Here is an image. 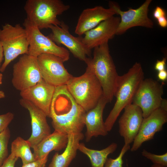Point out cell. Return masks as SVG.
<instances>
[{
  "label": "cell",
  "mask_w": 167,
  "mask_h": 167,
  "mask_svg": "<svg viewBox=\"0 0 167 167\" xmlns=\"http://www.w3.org/2000/svg\"><path fill=\"white\" fill-rule=\"evenodd\" d=\"M23 25L27 32L29 44L28 54L37 58L43 54H50L59 57L64 62L69 60L70 53L67 49L57 45L48 36L44 35L27 18Z\"/></svg>",
  "instance_id": "cell-7"
},
{
  "label": "cell",
  "mask_w": 167,
  "mask_h": 167,
  "mask_svg": "<svg viewBox=\"0 0 167 167\" xmlns=\"http://www.w3.org/2000/svg\"><path fill=\"white\" fill-rule=\"evenodd\" d=\"M14 116V114L10 112L0 115V133L8 127Z\"/></svg>",
  "instance_id": "cell-27"
},
{
  "label": "cell",
  "mask_w": 167,
  "mask_h": 167,
  "mask_svg": "<svg viewBox=\"0 0 167 167\" xmlns=\"http://www.w3.org/2000/svg\"><path fill=\"white\" fill-rule=\"evenodd\" d=\"M120 19L113 16L101 23L94 28L86 32L81 37L83 43L91 50L106 43L116 35Z\"/></svg>",
  "instance_id": "cell-14"
},
{
  "label": "cell",
  "mask_w": 167,
  "mask_h": 167,
  "mask_svg": "<svg viewBox=\"0 0 167 167\" xmlns=\"http://www.w3.org/2000/svg\"><path fill=\"white\" fill-rule=\"evenodd\" d=\"M117 147V143H113L105 148L97 150L87 148L84 143H79L78 149L89 158L92 167H104L108 156L114 152Z\"/></svg>",
  "instance_id": "cell-22"
},
{
  "label": "cell",
  "mask_w": 167,
  "mask_h": 167,
  "mask_svg": "<svg viewBox=\"0 0 167 167\" xmlns=\"http://www.w3.org/2000/svg\"><path fill=\"white\" fill-rule=\"evenodd\" d=\"M151 167H164L162 166L156 165V164H153V165H152Z\"/></svg>",
  "instance_id": "cell-36"
},
{
  "label": "cell",
  "mask_w": 167,
  "mask_h": 167,
  "mask_svg": "<svg viewBox=\"0 0 167 167\" xmlns=\"http://www.w3.org/2000/svg\"><path fill=\"white\" fill-rule=\"evenodd\" d=\"M130 149V144H124L119 155L115 158H108L104 167H122L123 158L125 153Z\"/></svg>",
  "instance_id": "cell-25"
},
{
  "label": "cell",
  "mask_w": 167,
  "mask_h": 167,
  "mask_svg": "<svg viewBox=\"0 0 167 167\" xmlns=\"http://www.w3.org/2000/svg\"><path fill=\"white\" fill-rule=\"evenodd\" d=\"M86 112L76 102L66 85L55 87L49 116L55 131L67 135L82 132Z\"/></svg>",
  "instance_id": "cell-1"
},
{
  "label": "cell",
  "mask_w": 167,
  "mask_h": 167,
  "mask_svg": "<svg viewBox=\"0 0 167 167\" xmlns=\"http://www.w3.org/2000/svg\"><path fill=\"white\" fill-rule=\"evenodd\" d=\"M31 148L30 144L27 140L18 137L11 143V153L16 157L20 158L23 165L25 164L35 161Z\"/></svg>",
  "instance_id": "cell-23"
},
{
  "label": "cell",
  "mask_w": 167,
  "mask_h": 167,
  "mask_svg": "<svg viewBox=\"0 0 167 167\" xmlns=\"http://www.w3.org/2000/svg\"><path fill=\"white\" fill-rule=\"evenodd\" d=\"M144 79L141 64L135 62L128 72L118 77L114 96L116 101L105 123L108 132L110 131L122 110L132 103L139 85Z\"/></svg>",
  "instance_id": "cell-2"
},
{
  "label": "cell",
  "mask_w": 167,
  "mask_h": 167,
  "mask_svg": "<svg viewBox=\"0 0 167 167\" xmlns=\"http://www.w3.org/2000/svg\"><path fill=\"white\" fill-rule=\"evenodd\" d=\"M11 80L14 87L20 92L32 87L42 79L37 58L24 54L13 66Z\"/></svg>",
  "instance_id": "cell-9"
},
{
  "label": "cell",
  "mask_w": 167,
  "mask_h": 167,
  "mask_svg": "<svg viewBox=\"0 0 167 167\" xmlns=\"http://www.w3.org/2000/svg\"><path fill=\"white\" fill-rule=\"evenodd\" d=\"M85 63L100 82L103 96L108 103L114 97L119 75L110 54L108 43L94 48L93 58L88 57Z\"/></svg>",
  "instance_id": "cell-3"
},
{
  "label": "cell",
  "mask_w": 167,
  "mask_h": 167,
  "mask_svg": "<svg viewBox=\"0 0 167 167\" xmlns=\"http://www.w3.org/2000/svg\"><path fill=\"white\" fill-rule=\"evenodd\" d=\"M164 83H160L151 78L144 79L140 84L133 100L132 104L141 109L143 118L149 116L160 108L164 99Z\"/></svg>",
  "instance_id": "cell-8"
},
{
  "label": "cell",
  "mask_w": 167,
  "mask_h": 167,
  "mask_svg": "<svg viewBox=\"0 0 167 167\" xmlns=\"http://www.w3.org/2000/svg\"><path fill=\"white\" fill-rule=\"evenodd\" d=\"M152 1V0H146L137 8H130L125 11L121 10L119 5L116 3L109 1V8L113 9L116 14L119 15L120 17L116 35H122L128 29L135 27L140 26L149 28H153L154 23L148 15L149 7Z\"/></svg>",
  "instance_id": "cell-10"
},
{
  "label": "cell",
  "mask_w": 167,
  "mask_h": 167,
  "mask_svg": "<svg viewBox=\"0 0 167 167\" xmlns=\"http://www.w3.org/2000/svg\"><path fill=\"white\" fill-rule=\"evenodd\" d=\"M42 79L55 87L66 85L72 77L65 67L64 62L59 57L43 54L37 57Z\"/></svg>",
  "instance_id": "cell-11"
},
{
  "label": "cell",
  "mask_w": 167,
  "mask_h": 167,
  "mask_svg": "<svg viewBox=\"0 0 167 167\" xmlns=\"http://www.w3.org/2000/svg\"><path fill=\"white\" fill-rule=\"evenodd\" d=\"M107 103L103 96L95 107L86 112L84 122L87 129L86 142H89L93 137L105 136L108 134L103 118L104 110Z\"/></svg>",
  "instance_id": "cell-19"
},
{
  "label": "cell",
  "mask_w": 167,
  "mask_h": 167,
  "mask_svg": "<svg viewBox=\"0 0 167 167\" xmlns=\"http://www.w3.org/2000/svg\"><path fill=\"white\" fill-rule=\"evenodd\" d=\"M167 122V109L158 108L149 116L143 118L138 132L133 141L131 152L136 151L144 142L152 139L155 134L161 131Z\"/></svg>",
  "instance_id": "cell-13"
},
{
  "label": "cell",
  "mask_w": 167,
  "mask_h": 167,
  "mask_svg": "<svg viewBox=\"0 0 167 167\" xmlns=\"http://www.w3.org/2000/svg\"><path fill=\"white\" fill-rule=\"evenodd\" d=\"M10 137L8 127L0 133V167L8 156L7 147Z\"/></svg>",
  "instance_id": "cell-24"
},
{
  "label": "cell",
  "mask_w": 167,
  "mask_h": 167,
  "mask_svg": "<svg viewBox=\"0 0 167 167\" xmlns=\"http://www.w3.org/2000/svg\"><path fill=\"white\" fill-rule=\"evenodd\" d=\"M5 94L4 92L0 90V99L4 98L5 97Z\"/></svg>",
  "instance_id": "cell-35"
},
{
  "label": "cell",
  "mask_w": 167,
  "mask_h": 167,
  "mask_svg": "<svg viewBox=\"0 0 167 167\" xmlns=\"http://www.w3.org/2000/svg\"><path fill=\"white\" fill-rule=\"evenodd\" d=\"M70 7L60 0H28L24 8L26 18L40 30L51 25L60 26L61 21L57 16Z\"/></svg>",
  "instance_id": "cell-5"
},
{
  "label": "cell",
  "mask_w": 167,
  "mask_h": 167,
  "mask_svg": "<svg viewBox=\"0 0 167 167\" xmlns=\"http://www.w3.org/2000/svg\"><path fill=\"white\" fill-rule=\"evenodd\" d=\"M18 159V158L11 153L0 167H15Z\"/></svg>",
  "instance_id": "cell-29"
},
{
  "label": "cell",
  "mask_w": 167,
  "mask_h": 167,
  "mask_svg": "<svg viewBox=\"0 0 167 167\" xmlns=\"http://www.w3.org/2000/svg\"><path fill=\"white\" fill-rule=\"evenodd\" d=\"M118 120L119 132L125 144H130L136 136L143 119L142 112L133 104L126 106Z\"/></svg>",
  "instance_id": "cell-16"
},
{
  "label": "cell",
  "mask_w": 167,
  "mask_h": 167,
  "mask_svg": "<svg viewBox=\"0 0 167 167\" xmlns=\"http://www.w3.org/2000/svg\"><path fill=\"white\" fill-rule=\"evenodd\" d=\"M51 33L48 37L57 45L65 46L73 56L85 62L91 56V50L82 42L81 37H75L70 32L69 27L63 21L60 26L51 25L49 28Z\"/></svg>",
  "instance_id": "cell-12"
},
{
  "label": "cell",
  "mask_w": 167,
  "mask_h": 167,
  "mask_svg": "<svg viewBox=\"0 0 167 167\" xmlns=\"http://www.w3.org/2000/svg\"><path fill=\"white\" fill-rule=\"evenodd\" d=\"M141 153L143 156L150 160L154 164L164 167H167V152L162 155H158L143 149Z\"/></svg>",
  "instance_id": "cell-26"
},
{
  "label": "cell",
  "mask_w": 167,
  "mask_h": 167,
  "mask_svg": "<svg viewBox=\"0 0 167 167\" xmlns=\"http://www.w3.org/2000/svg\"><path fill=\"white\" fill-rule=\"evenodd\" d=\"M157 19L158 24L160 26L163 28L167 26V20L165 16L161 17Z\"/></svg>",
  "instance_id": "cell-33"
},
{
  "label": "cell",
  "mask_w": 167,
  "mask_h": 167,
  "mask_svg": "<svg viewBox=\"0 0 167 167\" xmlns=\"http://www.w3.org/2000/svg\"><path fill=\"white\" fill-rule=\"evenodd\" d=\"M112 9L96 6L83 10L80 15L75 31L79 36L92 29L102 21L116 15Z\"/></svg>",
  "instance_id": "cell-18"
},
{
  "label": "cell",
  "mask_w": 167,
  "mask_h": 167,
  "mask_svg": "<svg viewBox=\"0 0 167 167\" xmlns=\"http://www.w3.org/2000/svg\"><path fill=\"white\" fill-rule=\"evenodd\" d=\"M153 16L156 19H157L161 17L165 16V12L162 8L157 6L153 12Z\"/></svg>",
  "instance_id": "cell-31"
},
{
  "label": "cell",
  "mask_w": 167,
  "mask_h": 167,
  "mask_svg": "<svg viewBox=\"0 0 167 167\" xmlns=\"http://www.w3.org/2000/svg\"><path fill=\"white\" fill-rule=\"evenodd\" d=\"M157 77L158 79L164 83L167 79V71L166 70L158 72Z\"/></svg>",
  "instance_id": "cell-32"
},
{
  "label": "cell",
  "mask_w": 167,
  "mask_h": 167,
  "mask_svg": "<svg viewBox=\"0 0 167 167\" xmlns=\"http://www.w3.org/2000/svg\"><path fill=\"white\" fill-rule=\"evenodd\" d=\"M84 136L82 132L68 135V142L64 151L61 154L55 153L48 167H68L75 157L78 145Z\"/></svg>",
  "instance_id": "cell-21"
},
{
  "label": "cell",
  "mask_w": 167,
  "mask_h": 167,
  "mask_svg": "<svg viewBox=\"0 0 167 167\" xmlns=\"http://www.w3.org/2000/svg\"><path fill=\"white\" fill-rule=\"evenodd\" d=\"M3 75L2 74L0 73V84H2Z\"/></svg>",
  "instance_id": "cell-37"
},
{
  "label": "cell",
  "mask_w": 167,
  "mask_h": 167,
  "mask_svg": "<svg viewBox=\"0 0 167 167\" xmlns=\"http://www.w3.org/2000/svg\"><path fill=\"white\" fill-rule=\"evenodd\" d=\"M0 42L4 57L0 71L3 72L18 56L28 54L29 44L26 31L19 24L15 26L6 24L0 28Z\"/></svg>",
  "instance_id": "cell-6"
},
{
  "label": "cell",
  "mask_w": 167,
  "mask_h": 167,
  "mask_svg": "<svg viewBox=\"0 0 167 167\" xmlns=\"http://www.w3.org/2000/svg\"><path fill=\"white\" fill-rule=\"evenodd\" d=\"M66 85L76 102L86 112L95 107L103 96L100 82L88 66L84 74L73 76Z\"/></svg>",
  "instance_id": "cell-4"
},
{
  "label": "cell",
  "mask_w": 167,
  "mask_h": 167,
  "mask_svg": "<svg viewBox=\"0 0 167 167\" xmlns=\"http://www.w3.org/2000/svg\"><path fill=\"white\" fill-rule=\"evenodd\" d=\"M19 103L29 112L32 128L31 135L27 140L33 148L51 133L45 113L31 102L21 98Z\"/></svg>",
  "instance_id": "cell-15"
},
{
  "label": "cell",
  "mask_w": 167,
  "mask_h": 167,
  "mask_svg": "<svg viewBox=\"0 0 167 167\" xmlns=\"http://www.w3.org/2000/svg\"><path fill=\"white\" fill-rule=\"evenodd\" d=\"M48 156L25 164L23 165L22 167H45L48 161Z\"/></svg>",
  "instance_id": "cell-28"
},
{
  "label": "cell",
  "mask_w": 167,
  "mask_h": 167,
  "mask_svg": "<svg viewBox=\"0 0 167 167\" xmlns=\"http://www.w3.org/2000/svg\"><path fill=\"white\" fill-rule=\"evenodd\" d=\"M68 139L67 135L54 130L33 148L35 160L48 156L53 151H60L65 148Z\"/></svg>",
  "instance_id": "cell-20"
},
{
  "label": "cell",
  "mask_w": 167,
  "mask_h": 167,
  "mask_svg": "<svg viewBox=\"0 0 167 167\" xmlns=\"http://www.w3.org/2000/svg\"><path fill=\"white\" fill-rule=\"evenodd\" d=\"M55 90V87L42 79L35 85L20 91V94L21 98L32 103L49 117Z\"/></svg>",
  "instance_id": "cell-17"
},
{
  "label": "cell",
  "mask_w": 167,
  "mask_h": 167,
  "mask_svg": "<svg viewBox=\"0 0 167 167\" xmlns=\"http://www.w3.org/2000/svg\"><path fill=\"white\" fill-rule=\"evenodd\" d=\"M3 49L1 43L0 42V66L3 60Z\"/></svg>",
  "instance_id": "cell-34"
},
{
  "label": "cell",
  "mask_w": 167,
  "mask_h": 167,
  "mask_svg": "<svg viewBox=\"0 0 167 167\" xmlns=\"http://www.w3.org/2000/svg\"><path fill=\"white\" fill-rule=\"evenodd\" d=\"M166 58L164 57L161 60H157L155 65L154 68L158 72L165 70Z\"/></svg>",
  "instance_id": "cell-30"
}]
</instances>
